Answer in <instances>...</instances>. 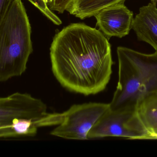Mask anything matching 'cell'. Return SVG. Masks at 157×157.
I'll use <instances>...</instances> for the list:
<instances>
[{
    "label": "cell",
    "instance_id": "obj_1",
    "mask_svg": "<svg viewBox=\"0 0 157 157\" xmlns=\"http://www.w3.org/2000/svg\"><path fill=\"white\" fill-rule=\"evenodd\" d=\"M50 57L54 76L69 91L96 94L105 89L111 78V45L101 32L84 24H71L57 33Z\"/></svg>",
    "mask_w": 157,
    "mask_h": 157
},
{
    "label": "cell",
    "instance_id": "obj_2",
    "mask_svg": "<svg viewBox=\"0 0 157 157\" xmlns=\"http://www.w3.org/2000/svg\"><path fill=\"white\" fill-rule=\"evenodd\" d=\"M117 85L110 109H136L149 94L157 92V52L146 54L130 48H117Z\"/></svg>",
    "mask_w": 157,
    "mask_h": 157
},
{
    "label": "cell",
    "instance_id": "obj_3",
    "mask_svg": "<svg viewBox=\"0 0 157 157\" xmlns=\"http://www.w3.org/2000/svg\"><path fill=\"white\" fill-rule=\"evenodd\" d=\"M31 25L21 0L0 19V81L21 76L33 52Z\"/></svg>",
    "mask_w": 157,
    "mask_h": 157
},
{
    "label": "cell",
    "instance_id": "obj_4",
    "mask_svg": "<svg viewBox=\"0 0 157 157\" xmlns=\"http://www.w3.org/2000/svg\"><path fill=\"white\" fill-rule=\"evenodd\" d=\"M46 105L39 99L26 93H15L0 98V127L9 124L13 119L31 120L38 128L58 125L62 113H49Z\"/></svg>",
    "mask_w": 157,
    "mask_h": 157
},
{
    "label": "cell",
    "instance_id": "obj_5",
    "mask_svg": "<svg viewBox=\"0 0 157 157\" xmlns=\"http://www.w3.org/2000/svg\"><path fill=\"white\" fill-rule=\"evenodd\" d=\"M150 133L141 121L136 109L113 110L109 109L92 128L90 139L119 137L128 139L143 140Z\"/></svg>",
    "mask_w": 157,
    "mask_h": 157
},
{
    "label": "cell",
    "instance_id": "obj_6",
    "mask_svg": "<svg viewBox=\"0 0 157 157\" xmlns=\"http://www.w3.org/2000/svg\"><path fill=\"white\" fill-rule=\"evenodd\" d=\"M109 108V104L103 103L72 105L63 112L62 122L50 134L65 139L88 140V134L92 128Z\"/></svg>",
    "mask_w": 157,
    "mask_h": 157
},
{
    "label": "cell",
    "instance_id": "obj_7",
    "mask_svg": "<svg viewBox=\"0 0 157 157\" xmlns=\"http://www.w3.org/2000/svg\"><path fill=\"white\" fill-rule=\"evenodd\" d=\"M96 25L108 38H122L129 33L133 25V13L124 3H119L102 9L97 13Z\"/></svg>",
    "mask_w": 157,
    "mask_h": 157
},
{
    "label": "cell",
    "instance_id": "obj_8",
    "mask_svg": "<svg viewBox=\"0 0 157 157\" xmlns=\"http://www.w3.org/2000/svg\"><path fill=\"white\" fill-rule=\"evenodd\" d=\"M132 29L138 39L149 44L157 52V8L151 2L143 6L134 19Z\"/></svg>",
    "mask_w": 157,
    "mask_h": 157
},
{
    "label": "cell",
    "instance_id": "obj_9",
    "mask_svg": "<svg viewBox=\"0 0 157 157\" xmlns=\"http://www.w3.org/2000/svg\"><path fill=\"white\" fill-rule=\"evenodd\" d=\"M125 0H73L67 11L71 15L81 20L94 16L105 8L119 3Z\"/></svg>",
    "mask_w": 157,
    "mask_h": 157
},
{
    "label": "cell",
    "instance_id": "obj_10",
    "mask_svg": "<svg viewBox=\"0 0 157 157\" xmlns=\"http://www.w3.org/2000/svg\"><path fill=\"white\" fill-rule=\"evenodd\" d=\"M136 111L150 135L145 139L157 136V92L149 94L138 104Z\"/></svg>",
    "mask_w": 157,
    "mask_h": 157
},
{
    "label": "cell",
    "instance_id": "obj_11",
    "mask_svg": "<svg viewBox=\"0 0 157 157\" xmlns=\"http://www.w3.org/2000/svg\"><path fill=\"white\" fill-rule=\"evenodd\" d=\"M39 128L35 122L24 119H13L7 125L0 127L1 138L20 136H34Z\"/></svg>",
    "mask_w": 157,
    "mask_h": 157
},
{
    "label": "cell",
    "instance_id": "obj_12",
    "mask_svg": "<svg viewBox=\"0 0 157 157\" xmlns=\"http://www.w3.org/2000/svg\"><path fill=\"white\" fill-rule=\"evenodd\" d=\"M34 6L38 9L47 18H48L53 23L56 25L62 24L60 19L49 9L48 4L46 0H28Z\"/></svg>",
    "mask_w": 157,
    "mask_h": 157
},
{
    "label": "cell",
    "instance_id": "obj_13",
    "mask_svg": "<svg viewBox=\"0 0 157 157\" xmlns=\"http://www.w3.org/2000/svg\"><path fill=\"white\" fill-rule=\"evenodd\" d=\"M72 1L73 0H50L48 6L51 10L62 13L67 11L68 7Z\"/></svg>",
    "mask_w": 157,
    "mask_h": 157
},
{
    "label": "cell",
    "instance_id": "obj_14",
    "mask_svg": "<svg viewBox=\"0 0 157 157\" xmlns=\"http://www.w3.org/2000/svg\"><path fill=\"white\" fill-rule=\"evenodd\" d=\"M15 0H0V19L6 14L10 7Z\"/></svg>",
    "mask_w": 157,
    "mask_h": 157
},
{
    "label": "cell",
    "instance_id": "obj_15",
    "mask_svg": "<svg viewBox=\"0 0 157 157\" xmlns=\"http://www.w3.org/2000/svg\"><path fill=\"white\" fill-rule=\"evenodd\" d=\"M147 139L157 140V136H153L149 137Z\"/></svg>",
    "mask_w": 157,
    "mask_h": 157
},
{
    "label": "cell",
    "instance_id": "obj_16",
    "mask_svg": "<svg viewBox=\"0 0 157 157\" xmlns=\"http://www.w3.org/2000/svg\"><path fill=\"white\" fill-rule=\"evenodd\" d=\"M151 2L156 3L157 2V0H151Z\"/></svg>",
    "mask_w": 157,
    "mask_h": 157
},
{
    "label": "cell",
    "instance_id": "obj_17",
    "mask_svg": "<svg viewBox=\"0 0 157 157\" xmlns=\"http://www.w3.org/2000/svg\"><path fill=\"white\" fill-rule=\"evenodd\" d=\"M46 1L47 2L48 4H49V3H50V0H46Z\"/></svg>",
    "mask_w": 157,
    "mask_h": 157
}]
</instances>
